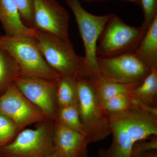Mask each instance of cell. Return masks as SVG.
<instances>
[{"instance_id":"cell-1","label":"cell","mask_w":157,"mask_h":157,"mask_svg":"<svg viewBox=\"0 0 157 157\" xmlns=\"http://www.w3.org/2000/svg\"><path fill=\"white\" fill-rule=\"evenodd\" d=\"M112 141L98 151L99 157H131L137 141L157 136V109L108 113Z\"/></svg>"},{"instance_id":"cell-2","label":"cell","mask_w":157,"mask_h":157,"mask_svg":"<svg viewBox=\"0 0 157 157\" xmlns=\"http://www.w3.org/2000/svg\"><path fill=\"white\" fill-rule=\"evenodd\" d=\"M36 29L34 38L39 50L49 67L61 77H92L83 57L76 54L72 43Z\"/></svg>"},{"instance_id":"cell-3","label":"cell","mask_w":157,"mask_h":157,"mask_svg":"<svg viewBox=\"0 0 157 157\" xmlns=\"http://www.w3.org/2000/svg\"><path fill=\"white\" fill-rule=\"evenodd\" d=\"M94 78L76 79L79 116L90 144L104 140L111 134L109 115L97 95Z\"/></svg>"},{"instance_id":"cell-4","label":"cell","mask_w":157,"mask_h":157,"mask_svg":"<svg viewBox=\"0 0 157 157\" xmlns=\"http://www.w3.org/2000/svg\"><path fill=\"white\" fill-rule=\"evenodd\" d=\"M0 49L9 54L19 67L21 76L56 80L61 76L49 67L34 37L0 35Z\"/></svg>"},{"instance_id":"cell-5","label":"cell","mask_w":157,"mask_h":157,"mask_svg":"<svg viewBox=\"0 0 157 157\" xmlns=\"http://www.w3.org/2000/svg\"><path fill=\"white\" fill-rule=\"evenodd\" d=\"M147 30L141 26L129 25L111 14L98 39L97 56L109 58L134 52Z\"/></svg>"},{"instance_id":"cell-6","label":"cell","mask_w":157,"mask_h":157,"mask_svg":"<svg viewBox=\"0 0 157 157\" xmlns=\"http://www.w3.org/2000/svg\"><path fill=\"white\" fill-rule=\"evenodd\" d=\"M36 128L23 129L0 148V157H48L53 153L54 121L46 118Z\"/></svg>"},{"instance_id":"cell-7","label":"cell","mask_w":157,"mask_h":157,"mask_svg":"<svg viewBox=\"0 0 157 157\" xmlns=\"http://www.w3.org/2000/svg\"><path fill=\"white\" fill-rule=\"evenodd\" d=\"M73 11L84 45L85 63L91 76H98L97 61V42L111 14L94 15L87 12L78 0H66Z\"/></svg>"},{"instance_id":"cell-8","label":"cell","mask_w":157,"mask_h":157,"mask_svg":"<svg viewBox=\"0 0 157 157\" xmlns=\"http://www.w3.org/2000/svg\"><path fill=\"white\" fill-rule=\"evenodd\" d=\"M97 61L98 76L120 83L141 82L151 71L134 52L111 57L97 56Z\"/></svg>"},{"instance_id":"cell-9","label":"cell","mask_w":157,"mask_h":157,"mask_svg":"<svg viewBox=\"0 0 157 157\" xmlns=\"http://www.w3.org/2000/svg\"><path fill=\"white\" fill-rule=\"evenodd\" d=\"M57 80L20 76L14 83L21 94L39 108L47 118L54 121L57 108Z\"/></svg>"},{"instance_id":"cell-10","label":"cell","mask_w":157,"mask_h":157,"mask_svg":"<svg viewBox=\"0 0 157 157\" xmlns=\"http://www.w3.org/2000/svg\"><path fill=\"white\" fill-rule=\"evenodd\" d=\"M34 29L71 43L70 15L56 0H33Z\"/></svg>"},{"instance_id":"cell-11","label":"cell","mask_w":157,"mask_h":157,"mask_svg":"<svg viewBox=\"0 0 157 157\" xmlns=\"http://www.w3.org/2000/svg\"><path fill=\"white\" fill-rule=\"evenodd\" d=\"M0 113L12 120L20 131L47 118L39 108L21 94L14 82L0 96Z\"/></svg>"},{"instance_id":"cell-12","label":"cell","mask_w":157,"mask_h":157,"mask_svg":"<svg viewBox=\"0 0 157 157\" xmlns=\"http://www.w3.org/2000/svg\"><path fill=\"white\" fill-rule=\"evenodd\" d=\"M90 144L84 134L54 120L53 153L57 157H88Z\"/></svg>"},{"instance_id":"cell-13","label":"cell","mask_w":157,"mask_h":157,"mask_svg":"<svg viewBox=\"0 0 157 157\" xmlns=\"http://www.w3.org/2000/svg\"><path fill=\"white\" fill-rule=\"evenodd\" d=\"M0 22L8 36L34 37L36 33V29L23 23L13 0H0Z\"/></svg>"},{"instance_id":"cell-14","label":"cell","mask_w":157,"mask_h":157,"mask_svg":"<svg viewBox=\"0 0 157 157\" xmlns=\"http://www.w3.org/2000/svg\"><path fill=\"white\" fill-rule=\"evenodd\" d=\"M134 52L151 70L157 68V16Z\"/></svg>"},{"instance_id":"cell-15","label":"cell","mask_w":157,"mask_h":157,"mask_svg":"<svg viewBox=\"0 0 157 157\" xmlns=\"http://www.w3.org/2000/svg\"><path fill=\"white\" fill-rule=\"evenodd\" d=\"M141 82L126 84L112 81L101 76L94 78L96 92L101 103L118 95L132 93Z\"/></svg>"},{"instance_id":"cell-16","label":"cell","mask_w":157,"mask_h":157,"mask_svg":"<svg viewBox=\"0 0 157 157\" xmlns=\"http://www.w3.org/2000/svg\"><path fill=\"white\" fill-rule=\"evenodd\" d=\"M132 94L146 107H157V68L152 69L149 74L133 90Z\"/></svg>"},{"instance_id":"cell-17","label":"cell","mask_w":157,"mask_h":157,"mask_svg":"<svg viewBox=\"0 0 157 157\" xmlns=\"http://www.w3.org/2000/svg\"><path fill=\"white\" fill-rule=\"evenodd\" d=\"M107 113L124 112L134 109H154L157 107H149L140 103L132 93L121 94L110 98L102 103Z\"/></svg>"},{"instance_id":"cell-18","label":"cell","mask_w":157,"mask_h":157,"mask_svg":"<svg viewBox=\"0 0 157 157\" xmlns=\"http://www.w3.org/2000/svg\"><path fill=\"white\" fill-rule=\"evenodd\" d=\"M77 78L61 77L57 80V107L78 104Z\"/></svg>"},{"instance_id":"cell-19","label":"cell","mask_w":157,"mask_h":157,"mask_svg":"<svg viewBox=\"0 0 157 157\" xmlns=\"http://www.w3.org/2000/svg\"><path fill=\"white\" fill-rule=\"evenodd\" d=\"M20 76L19 67L14 59L0 49V96Z\"/></svg>"},{"instance_id":"cell-20","label":"cell","mask_w":157,"mask_h":157,"mask_svg":"<svg viewBox=\"0 0 157 157\" xmlns=\"http://www.w3.org/2000/svg\"><path fill=\"white\" fill-rule=\"evenodd\" d=\"M55 120L65 126L85 134L80 121L78 104L57 107Z\"/></svg>"},{"instance_id":"cell-21","label":"cell","mask_w":157,"mask_h":157,"mask_svg":"<svg viewBox=\"0 0 157 157\" xmlns=\"http://www.w3.org/2000/svg\"><path fill=\"white\" fill-rule=\"evenodd\" d=\"M20 132L12 120L0 113V148L12 142Z\"/></svg>"},{"instance_id":"cell-22","label":"cell","mask_w":157,"mask_h":157,"mask_svg":"<svg viewBox=\"0 0 157 157\" xmlns=\"http://www.w3.org/2000/svg\"><path fill=\"white\" fill-rule=\"evenodd\" d=\"M19 10L23 22L28 27L34 29L33 0H13Z\"/></svg>"},{"instance_id":"cell-23","label":"cell","mask_w":157,"mask_h":157,"mask_svg":"<svg viewBox=\"0 0 157 157\" xmlns=\"http://www.w3.org/2000/svg\"><path fill=\"white\" fill-rule=\"evenodd\" d=\"M144 13L141 26L147 30L155 17L157 16V0H140Z\"/></svg>"},{"instance_id":"cell-24","label":"cell","mask_w":157,"mask_h":157,"mask_svg":"<svg viewBox=\"0 0 157 157\" xmlns=\"http://www.w3.org/2000/svg\"><path fill=\"white\" fill-rule=\"evenodd\" d=\"M147 139L140 140L135 144L132 148L131 157H137L145 152L157 150V136H153L150 139L148 138V140Z\"/></svg>"},{"instance_id":"cell-25","label":"cell","mask_w":157,"mask_h":157,"mask_svg":"<svg viewBox=\"0 0 157 157\" xmlns=\"http://www.w3.org/2000/svg\"><path fill=\"white\" fill-rule=\"evenodd\" d=\"M137 157H157V150L149 151L141 154Z\"/></svg>"},{"instance_id":"cell-26","label":"cell","mask_w":157,"mask_h":157,"mask_svg":"<svg viewBox=\"0 0 157 157\" xmlns=\"http://www.w3.org/2000/svg\"><path fill=\"white\" fill-rule=\"evenodd\" d=\"M85 2H101V1H108V0H83ZM125 1H129L133 3L138 5V6H140V0H125Z\"/></svg>"},{"instance_id":"cell-27","label":"cell","mask_w":157,"mask_h":157,"mask_svg":"<svg viewBox=\"0 0 157 157\" xmlns=\"http://www.w3.org/2000/svg\"><path fill=\"white\" fill-rule=\"evenodd\" d=\"M48 157H57L56 156V155H55L54 154L52 153V154H51L50 155H49V156H48Z\"/></svg>"}]
</instances>
